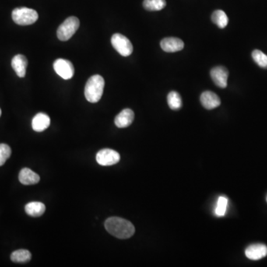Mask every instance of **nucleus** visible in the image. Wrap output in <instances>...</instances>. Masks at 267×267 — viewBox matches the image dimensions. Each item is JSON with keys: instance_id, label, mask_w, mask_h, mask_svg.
I'll return each mask as SVG.
<instances>
[{"instance_id": "25", "label": "nucleus", "mask_w": 267, "mask_h": 267, "mask_svg": "<svg viewBox=\"0 0 267 267\" xmlns=\"http://www.w3.org/2000/svg\"></svg>"}, {"instance_id": "4", "label": "nucleus", "mask_w": 267, "mask_h": 267, "mask_svg": "<svg viewBox=\"0 0 267 267\" xmlns=\"http://www.w3.org/2000/svg\"><path fill=\"white\" fill-rule=\"evenodd\" d=\"M79 27V20L75 16H70L57 29V37L61 41H67L72 37Z\"/></svg>"}, {"instance_id": "20", "label": "nucleus", "mask_w": 267, "mask_h": 267, "mask_svg": "<svg viewBox=\"0 0 267 267\" xmlns=\"http://www.w3.org/2000/svg\"><path fill=\"white\" fill-rule=\"evenodd\" d=\"M167 101L169 108L173 110H179L183 104L181 96L176 92H171L168 94Z\"/></svg>"}, {"instance_id": "19", "label": "nucleus", "mask_w": 267, "mask_h": 267, "mask_svg": "<svg viewBox=\"0 0 267 267\" xmlns=\"http://www.w3.org/2000/svg\"><path fill=\"white\" fill-rule=\"evenodd\" d=\"M144 8L149 11H157L166 6V0H144Z\"/></svg>"}, {"instance_id": "11", "label": "nucleus", "mask_w": 267, "mask_h": 267, "mask_svg": "<svg viewBox=\"0 0 267 267\" xmlns=\"http://www.w3.org/2000/svg\"><path fill=\"white\" fill-rule=\"evenodd\" d=\"M28 64L29 63L27 58L22 54L15 56L11 61V66L15 70L16 75L20 78H25L26 76Z\"/></svg>"}, {"instance_id": "12", "label": "nucleus", "mask_w": 267, "mask_h": 267, "mask_svg": "<svg viewBox=\"0 0 267 267\" xmlns=\"http://www.w3.org/2000/svg\"><path fill=\"white\" fill-rule=\"evenodd\" d=\"M135 119V113L129 109H124L120 114H117L114 120V124L118 128H126L132 124Z\"/></svg>"}, {"instance_id": "5", "label": "nucleus", "mask_w": 267, "mask_h": 267, "mask_svg": "<svg viewBox=\"0 0 267 267\" xmlns=\"http://www.w3.org/2000/svg\"><path fill=\"white\" fill-rule=\"evenodd\" d=\"M111 45L114 49L123 57H128L133 52V46L126 36L115 33L111 37Z\"/></svg>"}, {"instance_id": "21", "label": "nucleus", "mask_w": 267, "mask_h": 267, "mask_svg": "<svg viewBox=\"0 0 267 267\" xmlns=\"http://www.w3.org/2000/svg\"><path fill=\"white\" fill-rule=\"evenodd\" d=\"M228 199L226 197L220 196L218 198L217 206L215 208V213L217 216L223 217L226 215L227 209Z\"/></svg>"}, {"instance_id": "17", "label": "nucleus", "mask_w": 267, "mask_h": 267, "mask_svg": "<svg viewBox=\"0 0 267 267\" xmlns=\"http://www.w3.org/2000/svg\"><path fill=\"white\" fill-rule=\"evenodd\" d=\"M31 254L26 250H19L14 251L11 255V261L18 264H25L31 261Z\"/></svg>"}, {"instance_id": "1", "label": "nucleus", "mask_w": 267, "mask_h": 267, "mask_svg": "<svg viewBox=\"0 0 267 267\" xmlns=\"http://www.w3.org/2000/svg\"><path fill=\"white\" fill-rule=\"evenodd\" d=\"M105 227L110 234L120 239H127L135 234L134 225L124 218L111 217L105 222Z\"/></svg>"}, {"instance_id": "6", "label": "nucleus", "mask_w": 267, "mask_h": 267, "mask_svg": "<svg viewBox=\"0 0 267 267\" xmlns=\"http://www.w3.org/2000/svg\"><path fill=\"white\" fill-rule=\"evenodd\" d=\"M96 160L101 166H112L120 161V154L112 149H102L96 154Z\"/></svg>"}, {"instance_id": "14", "label": "nucleus", "mask_w": 267, "mask_h": 267, "mask_svg": "<svg viewBox=\"0 0 267 267\" xmlns=\"http://www.w3.org/2000/svg\"><path fill=\"white\" fill-rule=\"evenodd\" d=\"M51 124L50 117L44 113L36 114L32 120V128L36 132H42L49 127Z\"/></svg>"}, {"instance_id": "9", "label": "nucleus", "mask_w": 267, "mask_h": 267, "mask_svg": "<svg viewBox=\"0 0 267 267\" xmlns=\"http://www.w3.org/2000/svg\"><path fill=\"white\" fill-rule=\"evenodd\" d=\"M246 256L250 260L258 261L267 255V247L262 244L249 246L245 251Z\"/></svg>"}, {"instance_id": "23", "label": "nucleus", "mask_w": 267, "mask_h": 267, "mask_svg": "<svg viewBox=\"0 0 267 267\" xmlns=\"http://www.w3.org/2000/svg\"><path fill=\"white\" fill-rule=\"evenodd\" d=\"M11 155V149L7 144H0V166L5 164Z\"/></svg>"}, {"instance_id": "7", "label": "nucleus", "mask_w": 267, "mask_h": 267, "mask_svg": "<svg viewBox=\"0 0 267 267\" xmlns=\"http://www.w3.org/2000/svg\"><path fill=\"white\" fill-rule=\"evenodd\" d=\"M54 69L63 79H69L75 75V68L70 61L64 59H58L54 63Z\"/></svg>"}, {"instance_id": "24", "label": "nucleus", "mask_w": 267, "mask_h": 267, "mask_svg": "<svg viewBox=\"0 0 267 267\" xmlns=\"http://www.w3.org/2000/svg\"><path fill=\"white\" fill-rule=\"evenodd\" d=\"M1 114H2V111H1V109H0V117H1Z\"/></svg>"}, {"instance_id": "18", "label": "nucleus", "mask_w": 267, "mask_h": 267, "mask_svg": "<svg viewBox=\"0 0 267 267\" xmlns=\"http://www.w3.org/2000/svg\"><path fill=\"white\" fill-rule=\"evenodd\" d=\"M212 22L216 24L217 26L220 29H224L226 27L229 22L227 15H226L224 11L221 10H217L212 14Z\"/></svg>"}, {"instance_id": "15", "label": "nucleus", "mask_w": 267, "mask_h": 267, "mask_svg": "<svg viewBox=\"0 0 267 267\" xmlns=\"http://www.w3.org/2000/svg\"><path fill=\"white\" fill-rule=\"evenodd\" d=\"M19 180L23 185H33L38 184L40 177L38 174L28 168H24L19 174Z\"/></svg>"}, {"instance_id": "13", "label": "nucleus", "mask_w": 267, "mask_h": 267, "mask_svg": "<svg viewBox=\"0 0 267 267\" xmlns=\"http://www.w3.org/2000/svg\"><path fill=\"white\" fill-rule=\"evenodd\" d=\"M201 102L203 106L208 110H212L220 105V99L219 98V96L210 91H206L202 93Z\"/></svg>"}, {"instance_id": "22", "label": "nucleus", "mask_w": 267, "mask_h": 267, "mask_svg": "<svg viewBox=\"0 0 267 267\" xmlns=\"http://www.w3.org/2000/svg\"><path fill=\"white\" fill-rule=\"evenodd\" d=\"M253 60L260 67L263 68H267V55L260 50H254L252 54Z\"/></svg>"}, {"instance_id": "16", "label": "nucleus", "mask_w": 267, "mask_h": 267, "mask_svg": "<svg viewBox=\"0 0 267 267\" xmlns=\"http://www.w3.org/2000/svg\"><path fill=\"white\" fill-rule=\"evenodd\" d=\"M26 213L31 217H40L46 211V205L41 202L29 203L25 207Z\"/></svg>"}, {"instance_id": "8", "label": "nucleus", "mask_w": 267, "mask_h": 267, "mask_svg": "<svg viewBox=\"0 0 267 267\" xmlns=\"http://www.w3.org/2000/svg\"><path fill=\"white\" fill-rule=\"evenodd\" d=\"M211 78L218 87L225 89L227 86L229 71L223 66H217L212 68L210 72Z\"/></svg>"}, {"instance_id": "3", "label": "nucleus", "mask_w": 267, "mask_h": 267, "mask_svg": "<svg viewBox=\"0 0 267 267\" xmlns=\"http://www.w3.org/2000/svg\"><path fill=\"white\" fill-rule=\"evenodd\" d=\"M39 15L35 10L21 7L12 11V19L15 23L19 26H29L38 19Z\"/></svg>"}, {"instance_id": "2", "label": "nucleus", "mask_w": 267, "mask_h": 267, "mask_svg": "<svg viewBox=\"0 0 267 267\" xmlns=\"http://www.w3.org/2000/svg\"><path fill=\"white\" fill-rule=\"evenodd\" d=\"M105 87V80L103 77L96 75L88 79L85 87V96L86 100L92 103L100 101L103 96Z\"/></svg>"}, {"instance_id": "10", "label": "nucleus", "mask_w": 267, "mask_h": 267, "mask_svg": "<svg viewBox=\"0 0 267 267\" xmlns=\"http://www.w3.org/2000/svg\"><path fill=\"white\" fill-rule=\"evenodd\" d=\"M162 49L168 53L177 52L184 47V43L180 39L176 37H167L160 43Z\"/></svg>"}]
</instances>
